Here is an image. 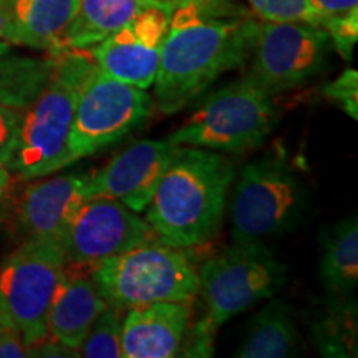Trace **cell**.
<instances>
[{
    "label": "cell",
    "instance_id": "9c48e42d",
    "mask_svg": "<svg viewBox=\"0 0 358 358\" xmlns=\"http://www.w3.org/2000/svg\"><path fill=\"white\" fill-rule=\"evenodd\" d=\"M153 110V96L146 90L108 77L93 62L75 108L66 148L69 166L128 136Z\"/></svg>",
    "mask_w": 358,
    "mask_h": 358
},
{
    "label": "cell",
    "instance_id": "e0dca14e",
    "mask_svg": "<svg viewBox=\"0 0 358 358\" xmlns=\"http://www.w3.org/2000/svg\"><path fill=\"white\" fill-rule=\"evenodd\" d=\"M78 7L80 0H10L6 42L60 55Z\"/></svg>",
    "mask_w": 358,
    "mask_h": 358
},
{
    "label": "cell",
    "instance_id": "44dd1931",
    "mask_svg": "<svg viewBox=\"0 0 358 358\" xmlns=\"http://www.w3.org/2000/svg\"><path fill=\"white\" fill-rule=\"evenodd\" d=\"M57 57L29 58L7 55V45L0 47V103L25 111L55 69Z\"/></svg>",
    "mask_w": 358,
    "mask_h": 358
},
{
    "label": "cell",
    "instance_id": "1f68e13d",
    "mask_svg": "<svg viewBox=\"0 0 358 358\" xmlns=\"http://www.w3.org/2000/svg\"><path fill=\"white\" fill-rule=\"evenodd\" d=\"M173 2H179V0H173Z\"/></svg>",
    "mask_w": 358,
    "mask_h": 358
},
{
    "label": "cell",
    "instance_id": "7a4b0ae2",
    "mask_svg": "<svg viewBox=\"0 0 358 358\" xmlns=\"http://www.w3.org/2000/svg\"><path fill=\"white\" fill-rule=\"evenodd\" d=\"M234 178V163L219 151L178 146L143 211L146 222L163 243L203 248L221 229Z\"/></svg>",
    "mask_w": 358,
    "mask_h": 358
},
{
    "label": "cell",
    "instance_id": "6da1fadb",
    "mask_svg": "<svg viewBox=\"0 0 358 358\" xmlns=\"http://www.w3.org/2000/svg\"><path fill=\"white\" fill-rule=\"evenodd\" d=\"M221 0H179L171 12L155 80V108L176 115L206 95L252 52L259 22Z\"/></svg>",
    "mask_w": 358,
    "mask_h": 358
},
{
    "label": "cell",
    "instance_id": "3957f363",
    "mask_svg": "<svg viewBox=\"0 0 358 358\" xmlns=\"http://www.w3.org/2000/svg\"><path fill=\"white\" fill-rule=\"evenodd\" d=\"M93 58L88 50L57 55L50 80L22 113L17 146L8 169L20 179L50 176L69 166L66 148L80 88Z\"/></svg>",
    "mask_w": 358,
    "mask_h": 358
},
{
    "label": "cell",
    "instance_id": "8992f818",
    "mask_svg": "<svg viewBox=\"0 0 358 358\" xmlns=\"http://www.w3.org/2000/svg\"><path fill=\"white\" fill-rule=\"evenodd\" d=\"M271 95L248 77L216 90L168 136L178 146L244 153L261 146L277 124Z\"/></svg>",
    "mask_w": 358,
    "mask_h": 358
},
{
    "label": "cell",
    "instance_id": "8fae6325",
    "mask_svg": "<svg viewBox=\"0 0 358 358\" xmlns=\"http://www.w3.org/2000/svg\"><path fill=\"white\" fill-rule=\"evenodd\" d=\"M158 239L146 219L111 198H90L62 237L65 264L90 272L106 259Z\"/></svg>",
    "mask_w": 358,
    "mask_h": 358
},
{
    "label": "cell",
    "instance_id": "cb8c5ba5",
    "mask_svg": "<svg viewBox=\"0 0 358 358\" xmlns=\"http://www.w3.org/2000/svg\"><path fill=\"white\" fill-rule=\"evenodd\" d=\"M254 17L262 22H295L324 27V17L310 0H245Z\"/></svg>",
    "mask_w": 358,
    "mask_h": 358
},
{
    "label": "cell",
    "instance_id": "4fadbf2b",
    "mask_svg": "<svg viewBox=\"0 0 358 358\" xmlns=\"http://www.w3.org/2000/svg\"><path fill=\"white\" fill-rule=\"evenodd\" d=\"M171 140L133 143L90 176V198H111L134 213H143L153 198L161 176L176 153Z\"/></svg>",
    "mask_w": 358,
    "mask_h": 358
},
{
    "label": "cell",
    "instance_id": "4316f807",
    "mask_svg": "<svg viewBox=\"0 0 358 358\" xmlns=\"http://www.w3.org/2000/svg\"><path fill=\"white\" fill-rule=\"evenodd\" d=\"M24 111L0 103V166H8L17 146Z\"/></svg>",
    "mask_w": 358,
    "mask_h": 358
},
{
    "label": "cell",
    "instance_id": "7402d4cb",
    "mask_svg": "<svg viewBox=\"0 0 358 358\" xmlns=\"http://www.w3.org/2000/svg\"><path fill=\"white\" fill-rule=\"evenodd\" d=\"M313 322L312 335L322 357H357V302L335 297Z\"/></svg>",
    "mask_w": 358,
    "mask_h": 358
},
{
    "label": "cell",
    "instance_id": "603a6c76",
    "mask_svg": "<svg viewBox=\"0 0 358 358\" xmlns=\"http://www.w3.org/2000/svg\"><path fill=\"white\" fill-rule=\"evenodd\" d=\"M123 310L108 306L95 320L80 347V357L120 358L122 357Z\"/></svg>",
    "mask_w": 358,
    "mask_h": 358
},
{
    "label": "cell",
    "instance_id": "5b68a950",
    "mask_svg": "<svg viewBox=\"0 0 358 358\" xmlns=\"http://www.w3.org/2000/svg\"><path fill=\"white\" fill-rule=\"evenodd\" d=\"M199 294L206 313L198 324L216 334L219 327L285 285L287 266L262 241L237 243L199 264Z\"/></svg>",
    "mask_w": 358,
    "mask_h": 358
},
{
    "label": "cell",
    "instance_id": "4dcf8cb0",
    "mask_svg": "<svg viewBox=\"0 0 358 358\" xmlns=\"http://www.w3.org/2000/svg\"><path fill=\"white\" fill-rule=\"evenodd\" d=\"M12 179L13 178L10 169L6 166H0V199H3V196H6L8 189H10Z\"/></svg>",
    "mask_w": 358,
    "mask_h": 358
},
{
    "label": "cell",
    "instance_id": "ba28073f",
    "mask_svg": "<svg viewBox=\"0 0 358 358\" xmlns=\"http://www.w3.org/2000/svg\"><path fill=\"white\" fill-rule=\"evenodd\" d=\"M65 268L57 239L30 237L0 266V324L20 335L29 352L48 338V313Z\"/></svg>",
    "mask_w": 358,
    "mask_h": 358
},
{
    "label": "cell",
    "instance_id": "5bb4252c",
    "mask_svg": "<svg viewBox=\"0 0 358 358\" xmlns=\"http://www.w3.org/2000/svg\"><path fill=\"white\" fill-rule=\"evenodd\" d=\"M92 171H70L32 181L17 201L15 221L30 237L62 241L66 227L85 201L90 199Z\"/></svg>",
    "mask_w": 358,
    "mask_h": 358
},
{
    "label": "cell",
    "instance_id": "7c38bea8",
    "mask_svg": "<svg viewBox=\"0 0 358 358\" xmlns=\"http://www.w3.org/2000/svg\"><path fill=\"white\" fill-rule=\"evenodd\" d=\"M171 8L150 7L88 50L98 69L111 78L148 90L158 73Z\"/></svg>",
    "mask_w": 358,
    "mask_h": 358
},
{
    "label": "cell",
    "instance_id": "30bf717a",
    "mask_svg": "<svg viewBox=\"0 0 358 358\" xmlns=\"http://www.w3.org/2000/svg\"><path fill=\"white\" fill-rule=\"evenodd\" d=\"M325 29L295 22H261L245 75L267 95L292 92L315 78L330 52Z\"/></svg>",
    "mask_w": 358,
    "mask_h": 358
},
{
    "label": "cell",
    "instance_id": "ac0fdd59",
    "mask_svg": "<svg viewBox=\"0 0 358 358\" xmlns=\"http://www.w3.org/2000/svg\"><path fill=\"white\" fill-rule=\"evenodd\" d=\"M302 355V337L287 302L274 299L248 322L237 348L241 358H287Z\"/></svg>",
    "mask_w": 358,
    "mask_h": 358
},
{
    "label": "cell",
    "instance_id": "d6986e66",
    "mask_svg": "<svg viewBox=\"0 0 358 358\" xmlns=\"http://www.w3.org/2000/svg\"><path fill=\"white\" fill-rule=\"evenodd\" d=\"M173 0H80V7L66 34V50H90L131 22L150 7L171 8Z\"/></svg>",
    "mask_w": 358,
    "mask_h": 358
},
{
    "label": "cell",
    "instance_id": "9a60e30c",
    "mask_svg": "<svg viewBox=\"0 0 358 358\" xmlns=\"http://www.w3.org/2000/svg\"><path fill=\"white\" fill-rule=\"evenodd\" d=\"M191 306L189 302H155L129 308L122 322V357L181 355L191 327Z\"/></svg>",
    "mask_w": 358,
    "mask_h": 358
},
{
    "label": "cell",
    "instance_id": "52a82bcc",
    "mask_svg": "<svg viewBox=\"0 0 358 358\" xmlns=\"http://www.w3.org/2000/svg\"><path fill=\"white\" fill-rule=\"evenodd\" d=\"M308 189L285 161L262 158L241 169L231 198V236L237 243L285 234L303 221Z\"/></svg>",
    "mask_w": 358,
    "mask_h": 358
},
{
    "label": "cell",
    "instance_id": "277c9868",
    "mask_svg": "<svg viewBox=\"0 0 358 358\" xmlns=\"http://www.w3.org/2000/svg\"><path fill=\"white\" fill-rule=\"evenodd\" d=\"M199 264L192 249L159 239L140 244L90 271L108 306L129 310L155 302H189L199 294Z\"/></svg>",
    "mask_w": 358,
    "mask_h": 358
},
{
    "label": "cell",
    "instance_id": "f546056e",
    "mask_svg": "<svg viewBox=\"0 0 358 358\" xmlns=\"http://www.w3.org/2000/svg\"><path fill=\"white\" fill-rule=\"evenodd\" d=\"M10 19V0H0V47L8 45L6 42V30Z\"/></svg>",
    "mask_w": 358,
    "mask_h": 358
},
{
    "label": "cell",
    "instance_id": "484cf974",
    "mask_svg": "<svg viewBox=\"0 0 358 358\" xmlns=\"http://www.w3.org/2000/svg\"><path fill=\"white\" fill-rule=\"evenodd\" d=\"M322 95L335 101L348 116L358 118V75L357 70L348 69L340 77L324 85Z\"/></svg>",
    "mask_w": 358,
    "mask_h": 358
},
{
    "label": "cell",
    "instance_id": "f1b7e54d",
    "mask_svg": "<svg viewBox=\"0 0 358 358\" xmlns=\"http://www.w3.org/2000/svg\"><path fill=\"white\" fill-rule=\"evenodd\" d=\"M310 3L324 17V22L332 17L358 10V0H310Z\"/></svg>",
    "mask_w": 358,
    "mask_h": 358
},
{
    "label": "cell",
    "instance_id": "2e32d148",
    "mask_svg": "<svg viewBox=\"0 0 358 358\" xmlns=\"http://www.w3.org/2000/svg\"><path fill=\"white\" fill-rule=\"evenodd\" d=\"M108 308L90 272L65 264L48 313V338L78 352L95 320Z\"/></svg>",
    "mask_w": 358,
    "mask_h": 358
},
{
    "label": "cell",
    "instance_id": "ffe728a7",
    "mask_svg": "<svg viewBox=\"0 0 358 358\" xmlns=\"http://www.w3.org/2000/svg\"><path fill=\"white\" fill-rule=\"evenodd\" d=\"M319 275L324 287L335 297L352 295L358 284V221L355 214L320 234Z\"/></svg>",
    "mask_w": 358,
    "mask_h": 358
},
{
    "label": "cell",
    "instance_id": "d4e9b609",
    "mask_svg": "<svg viewBox=\"0 0 358 358\" xmlns=\"http://www.w3.org/2000/svg\"><path fill=\"white\" fill-rule=\"evenodd\" d=\"M322 29L329 34L330 42L337 48L340 57L345 62H350L358 38V10L327 19Z\"/></svg>",
    "mask_w": 358,
    "mask_h": 358
},
{
    "label": "cell",
    "instance_id": "83f0119b",
    "mask_svg": "<svg viewBox=\"0 0 358 358\" xmlns=\"http://www.w3.org/2000/svg\"><path fill=\"white\" fill-rule=\"evenodd\" d=\"M30 357L29 347L15 330L0 324V358H24Z\"/></svg>",
    "mask_w": 358,
    "mask_h": 358
}]
</instances>
